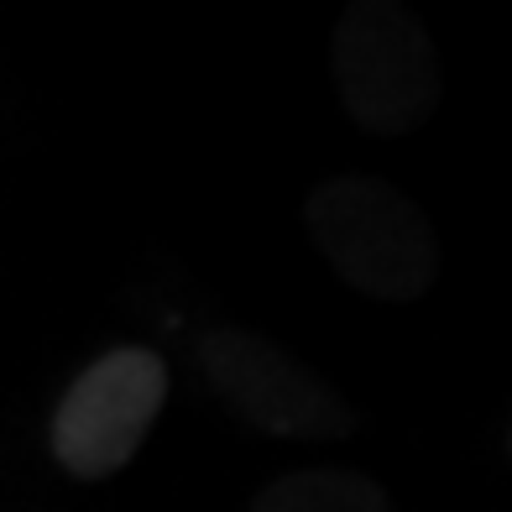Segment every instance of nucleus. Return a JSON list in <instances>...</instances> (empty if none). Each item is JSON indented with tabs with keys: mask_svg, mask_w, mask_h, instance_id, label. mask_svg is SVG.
<instances>
[{
	"mask_svg": "<svg viewBox=\"0 0 512 512\" xmlns=\"http://www.w3.org/2000/svg\"><path fill=\"white\" fill-rule=\"evenodd\" d=\"M304 225L345 288L382 304H408L439 277V241L398 183L371 173H335L314 183Z\"/></svg>",
	"mask_w": 512,
	"mask_h": 512,
	"instance_id": "1",
	"label": "nucleus"
},
{
	"mask_svg": "<svg viewBox=\"0 0 512 512\" xmlns=\"http://www.w3.org/2000/svg\"><path fill=\"white\" fill-rule=\"evenodd\" d=\"M335 84L356 126L413 131L439 100V58L424 21L398 0L345 6L335 21Z\"/></svg>",
	"mask_w": 512,
	"mask_h": 512,
	"instance_id": "2",
	"label": "nucleus"
},
{
	"mask_svg": "<svg viewBox=\"0 0 512 512\" xmlns=\"http://www.w3.org/2000/svg\"><path fill=\"white\" fill-rule=\"evenodd\" d=\"M194 356L215 398L267 439H345L356 429V413L340 403V392L262 335L209 330Z\"/></svg>",
	"mask_w": 512,
	"mask_h": 512,
	"instance_id": "3",
	"label": "nucleus"
},
{
	"mask_svg": "<svg viewBox=\"0 0 512 512\" xmlns=\"http://www.w3.org/2000/svg\"><path fill=\"white\" fill-rule=\"evenodd\" d=\"M168 398V366L147 345H115L95 356L53 413V455L68 476L105 481L142 450L152 418Z\"/></svg>",
	"mask_w": 512,
	"mask_h": 512,
	"instance_id": "4",
	"label": "nucleus"
},
{
	"mask_svg": "<svg viewBox=\"0 0 512 512\" xmlns=\"http://www.w3.org/2000/svg\"><path fill=\"white\" fill-rule=\"evenodd\" d=\"M246 512H392V497L361 471H293L267 481Z\"/></svg>",
	"mask_w": 512,
	"mask_h": 512,
	"instance_id": "5",
	"label": "nucleus"
},
{
	"mask_svg": "<svg viewBox=\"0 0 512 512\" xmlns=\"http://www.w3.org/2000/svg\"><path fill=\"white\" fill-rule=\"evenodd\" d=\"M507 450H512V434H507Z\"/></svg>",
	"mask_w": 512,
	"mask_h": 512,
	"instance_id": "6",
	"label": "nucleus"
}]
</instances>
